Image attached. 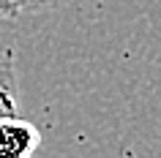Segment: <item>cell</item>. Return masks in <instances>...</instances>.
Listing matches in <instances>:
<instances>
[{"instance_id": "cell-1", "label": "cell", "mask_w": 161, "mask_h": 158, "mask_svg": "<svg viewBox=\"0 0 161 158\" xmlns=\"http://www.w3.org/2000/svg\"><path fill=\"white\" fill-rule=\"evenodd\" d=\"M41 144V131L22 117L0 120V158H30Z\"/></svg>"}, {"instance_id": "cell-3", "label": "cell", "mask_w": 161, "mask_h": 158, "mask_svg": "<svg viewBox=\"0 0 161 158\" xmlns=\"http://www.w3.org/2000/svg\"><path fill=\"white\" fill-rule=\"evenodd\" d=\"M58 0H17V6H19V17L22 14H41V11L52 8Z\"/></svg>"}, {"instance_id": "cell-2", "label": "cell", "mask_w": 161, "mask_h": 158, "mask_svg": "<svg viewBox=\"0 0 161 158\" xmlns=\"http://www.w3.org/2000/svg\"><path fill=\"white\" fill-rule=\"evenodd\" d=\"M6 117H19V82L14 49L0 46V120Z\"/></svg>"}, {"instance_id": "cell-4", "label": "cell", "mask_w": 161, "mask_h": 158, "mask_svg": "<svg viewBox=\"0 0 161 158\" xmlns=\"http://www.w3.org/2000/svg\"><path fill=\"white\" fill-rule=\"evenodd\" d=\"M17 17H19L17 0H0V19H17Z\"/></svg>"}]
</instances>
